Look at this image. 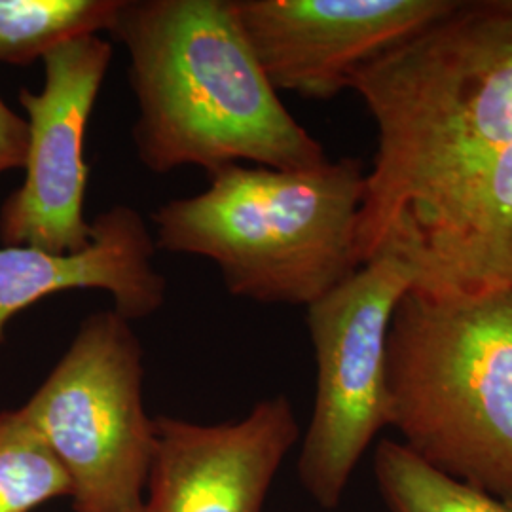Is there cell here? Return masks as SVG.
Instances as JSON below:
<instances>
[{"label": "cell", "instance_id": "3957f363", "mask_svg": "<svg viewBox=\"0 0 512 512\" xmlns=\"http://www.w3.org/2000/svg\"><path fill=\"white\" fill-rule=\"evenodd\" d=\"M207 177L200 194L152 213L154 241L158 251L211 260L228 293L308 308L361 268L359 158L310 171L228 165Z\"/></svg>", "mask_w": 512, "mask_h": 512}, {"label": "cell", "instance_id": "4fadbf2b", "mask_svg": "<svg viewBox=\"0 0 512 512\" xmlns=\"http://www.w3.org/2000/svg\"><path fill=\"white\" fill-rule=\"evenodd\" d=\"M374 478L389 512H512V501L431 467L403 442L384 439Z\"/></svg>", "mask_w": 512, "mask_h": 512}, {"label": "cell", "instance_id": "7c38bea8", "mask_svg": "<svg viewBox=\"0 0 512 512\" xmlns=\"http://www.w3.org/2000/svg\"><path fill=\"white\" fill-rule=\"evenodd\" d=\"M124 0H0V63L29 67L76 38L110 33Z\"/></svg>", "mask_w": 512, "mask_h": 512}, {"label": "cell", "instance_id": "9a60e30c", "mask_svg": "<svg viewBox=\"0 0 512 512\" xmlns=\"http://www.w3.org/2000/svg\"><path fill=\"white\" fill-rule=\"evenodd\" d=\"M29 147V126L25 116L10 109L0 95V175L23 169Z\"/></svg>", "mask_w": 512, "mask_h": 512}, {"label": "cell", "instance_id": "5b68a950", "mask_svg": "<svg viewBox=\"0 0 512 512\" xmlns=\"http://www.w3.org/2000/svg\"><path fill=\"white\" fill-rule=\"evenodd\" d=\"M143 376L131 321L118 311H95L19 408L69 476L76 512H143L154 456Z\"/></svg>", "mask_w": 512, "mask_h": 512}, {"label": "cell", "instance_id": "52a82bcc", "mask_svg": "<svg viewBox=\"0 0 512 512\" xmlns=\"http://www.w3.org/2000/svg\"><path fill=\"white\" fill-rule=\"evenodd\" d=\"M112 54L101 35L76 38L42 59L40 92L19 90L29 147L23 183L0 205L2 245L76 253L90 243L86 133Z\"/></svg>", "mask_w": 512, "mask_h": 512}, {"label": "cell", "instance_id": "8fae6325", "mask_svg": "<svg viewBox=\"0 0 512 512\" xmlns=\"http://www.w3.org/2000/svg\"><path fill=\"white\" fill-rule=\"evenodd\" d=\"M156 241L141 213L112 205L92 220V239L76 253L0 247V344L8 323L40 300L65 291L109 293L128 321L164 306L167 283L154 268Z\"/></svg>", "mask_w": 512, "mask_h": 512}, {"label": "cell", "instance_id": "30bf717a", "mask_svg": "<svg viewBox=\"0 0 512 512\" xmlns=\"http://www.w3.org/2000/svg\"><path fill=\"white\" fill-rule=\"evenodd\" d=\"M298 437L285 395L222 425L156 418L143 512H260Z\"/></svg>", "mask_w": 512, "mask_h": 512}, {"label": "cell", "instance_id": "ba28073f", "mask_svg": "<svg viewBox=\"0 0 512 512\" xmlns=\"http://www.w3.org/2000/svg\"><path fill=\"white\" fill-rule=\"evenodd\" d=\"M357 253L399 258L433 293L512 291V148L359 224Z\"/></svg>", "mask_w": 512, "mask_h": 512}, {"label": "cell", "instance_id": "9c48e42d", "mask_svg": "<svg viewBox=\"0 0 512 512\" xmlns=\"http://www.w3.org/2000/svg\"><path fill=\"white\" fill-rule=\"evenodd\" d=\"M458 0H236L277 92L330 101L368 63L418 37Z\"/></svg>", "mask_w": 512, "mask_h": 512}, {"label": "cell", "instance_id": "5bb4252c", "mask_svg": "<svg viewBox=\"0 0 512 512\" xmlns=\"http://www.w3.org/2000/svg\"><path fill=\"white\" fill-rule=\"evenodd\" d=\"M71 494L69 476L19 408L0 412V512H31Z\"/></svg>", "mask_w": 512, "mask_h": 512}, {"label": "cell", "instance_id": "7a4b0ae2", "mask_svg": "<svg viewBox=\"0 0 512 512\" xmlns=\"http://www.w3.org/2000/svg\"><path fill=\"white\" fill-rule=\"evenodd\" d=\"M349 90L378 129L363 224L512 148V0H458L363 67Z\"/></svg>", "mask_w": 512, "mask_h": 512}, {"label": "cell", "instance_id": "8992f818", "mask_svg": "<svg viewBox=\"0 0 512 512\" xmlns=\"http://www.w3.org/2000/svg\"><path fill=\"white\" fill-rule=\"evenodd\" d=\"M414 285L395 256H378L308 306L317 393L298 458L306 492L334 509L385 418V344L393 311Z\"/></svg>", "mask_w": 512, "mask_h": 512}, {"label": "cell", "instance_id": "277c9868", "mask_svg": "<svg viewBox=\"0 0 512 512\" xmlns=\"http://www.w3.org/2000/svg\"><path fill=\"white\" fill-rule=\"evenodd\" d=\"M385 418L431 467L512 501V291L404 294L385 344Z\"/></svg>", "mask_w": 512, "mask_h": 512}, {"label": "cell", "instance_id": "6da1fadb", "mask_svg": "<svg viewBox=\"0 0 512 512\" xmlns=\"http://www.w3.org/2000/svg\"><path fill=\"white\" fill-rule=\"evenodd\" d=\"M110 35L128 52L131 139L156 175L243 162L310 171L329 162L279 99L236 0H124Z\"/></svg>", "mask_w": 512, "mask_h": 512}]
</instances>
